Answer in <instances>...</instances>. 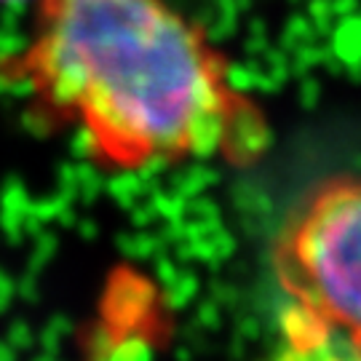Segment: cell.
Listing matches in <instances>:
<instances>
[{
	"label": "cell",
	"instance_id": "cell-1",
	"mask_svg": "<svg viewBox=\"0 0 361 361\" xmlns=\"http://www.w3.org/2000/svg\"><path fill=\"white\" fill-rule=\"evenodd\" d=\"M0 86L75 131L107 171L252 164L271 142L228 56L164 0H35L30 38L0 56Z\"/></svg>",
	"mask_w": 361,
	"mask_h": 361
},
{
	"label": "cell",
	"instance_id": "cell-2",
	"mask_svg": "<svg viewBox=\"0 0 361 361\" xmlns=\"http://www.w3.org/2000/svg\"><path fill=\"white\" fill-rule=\"evenodd\" d=\"M286 300V348H329L361 361V174L313 188L273 246Z\"/></svg>",
	"mask_w": 361,
	"mask_h": 361
}]
</instances>
